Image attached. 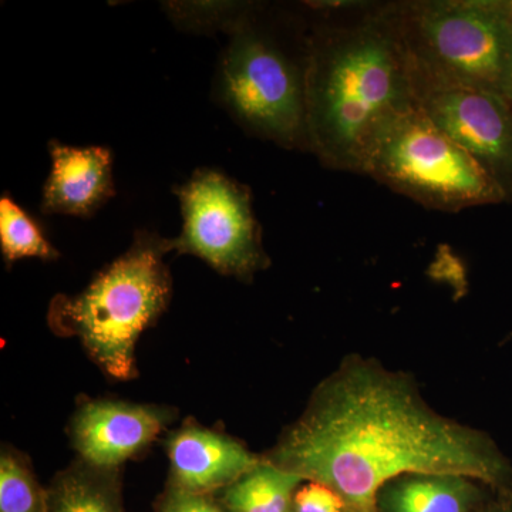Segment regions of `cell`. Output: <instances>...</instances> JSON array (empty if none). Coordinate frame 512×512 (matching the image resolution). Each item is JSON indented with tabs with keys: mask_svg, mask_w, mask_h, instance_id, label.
<instances>
[{
	"mask_svg": "<svg viewBox=\"0 0 512 512\" xmlns=\"http://www.w3.org/2000/svg\"><path fill=\"white\" fill-rule=\"evenodd\" d=\"M503 97L505 100H507L508 106H510L512 109V79L510 80V83H508L507 89H505Z\"/></svg>",
	"mask_w": 512,
	"mask_h": 512,
	"instance_id": "cell-20",
	"label": "cell"
},
{
	"mask_svg": "<svg viewBox=\"0 0 512 512\" xmlns=\"http://www.w3.org/2000/svg\"><path fill=\"white\" fill-rule=\"evenodd\" d=\"M419 106L512 204V109L507 100L481 90H431L420 94Z\"/></svg>",
	"mask_w": 512,
	"mask_h": 512,
	"instance_id": "cell-8",
	"label": "cell"
},
{
	"mask_svg": "<svg viewBox=\"0 0 512 512\" xmlns=\"http://www.w3.org/2000/svg\"><path fill=\"white\" fill-rule=\"evenodd\" d=\"M170 251L171 239L137 232L126 254L103 269L86 291L53 299L50 328L80 339L113 379H133L137 340L170 302L171 275L163 259Z\"/></svg>",
	"mask_w": 512,
	"mask_h": 512,
	"instance_id": "cell-5",
	"label": "cell"
},
{
	"mask_svg": "<svg viewBox=\"0 0 512 512\" xmlns=\"http://www.w3.org/2000/svg\"><path fill=\"white\" fill-rule=\"evenodd\" d=\"M167 407L93 400L74 414L70 437L80 460L97 468H120L146 450L174 419Z\"/></svg>",
	"mask_w": 512,
	"mask_h": 512,
	"instance_id": "cell-9",
	"label": "cell"
},
{
	"mask_svg": "<svg viewBox=\"0 0 512 512\" xmlns=\"http://www.w3.org/2000/svg\"><path fill=\"white\" fill-rule=\"evenodd\" d=\"M174 192L184 218L180 237L171 239L178 254L198 256L220 274L241 279L268 265L248 187L201 168Z\"/></svg>",
	"mask_w": 512,
	"mask_h": 512,
	"instance_id": "cell-7",
	"label": "cell"
},
{
	"mask_svg": "<svg viewBox=\"0 0 512 512\" xmlns=\"http://www.w3.org/2000/svg\"><path fill=\"white\" fill-rule=\"evenodd\" d=\"M308 127L311 153L363 174L384 127L419 107L387 2H311Z\"/></svg>",
	"mask_w": 512,
	"mask_h": 512,
	"instance_id": "cell-2",
	"label": "cell"
},
{
	"mask_svg": "<svg viewBox=\"0 0 512 512\" xmlns=\"http://www.w3.org/2000/svg\"><path fill=\"white\" fill-rule=\"evenodd\" d=\"M46 490L52 512H126L120 468H97L79 460L57 474Z\"/></svg>",
	"mask_w": 512,
	"mask_h": 512,
	"instance_id": "cell-13",
	"label": "cell"
},
{
	"mask_svg": "<svg viewBox=\"0 0 512 512\" xmlns=\"http://www.w3.org/2000/svg\"><path fill=\"white\" fill-rule=\"evenodd\" d=\"M171 484L198 494L225 490L262 460L237 440L198 426H185L167 441Z\"/></svg>",
	"mask_w": 512,
	"mask_h": 512,
	"instance_id": "cell-10",
	"label": "cell"
},
{
	"mask_svg": "<svg viewBox=\"0 0 512 512\" xmlns=\"http://www.w3.org/2000/svg\"><path fill=\"white\" fill-rule=\"evenodd\" d=\"M349 512H363V511H352V510H349ZM372 512H377V511H372Z\"/></svg>",
	"mask_w": 512,
	"mask_h": 512,
	"instance_id": "cell-22",
	"label": "cell"
},
{
	"mask_svg": "<svg viewBox=\"0 0 512 512\" xmlns=\"http://www.w3.org/2000/svg\"><path fill=\"white\" fill-rule=\"evenodd\" d=\"M157 512H227L220 500L212 494L190 493L181 488L168 485Z\"/></svg>",
	"mask_w": 512,
	"mask_h": 512,
	"instance_id": "cell-18",
	"label": "cell"
},
{
	"mask_svg": "<svg viewBox=\"0 0 512 512\" xmlns=\"http://www.w3.org/2000/svg\"><path fill=\"white\" fill-rule=\"evenodd\" d=\"M487 512H512V498L503 497L501 504L495 505V507Z\"/></svg>",
	"mask_w": 512,
	"mask_h": 512,
	"instance_id": "cell-19",
	"label": "cell"
},
{
	"mask_svg": "<svg viewBox=\"0 0 512 512\" xmlns=\"http://www.w3.org/2000/svg\"><path fill=\"white\" fill-rule=\"evenodd\" d=\"M481 483L457 474H410L390 481L376 497L377 512H477Z\"/></svg>",
	"mask_w": 512,
	"mask_h": 512,
	"instance_id": "cell-12",
	"label": "cell"
},
{
	"mask_svg": "<svg viewBox=\"0 0 512 512\" xmlns=\"http://www.w3.org/2000/svg\"><path fill=\"white\" fill-rule=\"evenodd\" d=\"M0 248L9 264L23 258L53 261L59 258L35 220L29 217L9 195L0 200Z\"/></svg>",
	"mask_w": 512,
	"mask_h": 512,
	"instance_id": "cell-16",
	"label": "cell"
},
{
	"mask_svg": "<svg viewBox=\"0 0 512 512\" xmlns=\"http://www.w3.org/2000/svg\"><path fill=\"white\" fill-rule=\"evenodd\" d=\"M303 483L302 477L264 460L225 488L220 503L227 512H292Z\"/></svg>",
	"mask_w": 512,
	"mask_h": 512,
	"instance_id": "cell-14",
	"label": "cell"
},
{
	"mask_svg": "<svg viewBox=\"0 0 512 512\" xmlns=\"http://www.w3.org/2000/svg\"><path fill=\"white\" fill-rule=\"evenodd\" d=\"M268 461L332 488L352 511H376L382 487L410 474H457L512 498V466L494 440L369 360H348L320 384Z\"/></svg>",
	"mask_w": 512,
	"mask_h": 512,
	"instance_id": "cell-1",
	"label": "cell"
},
{
	"mask_svg": "<svg viewBox=\"0 0 512 512\" xmlns=\"http://www.w3.org/2000/svg\"><path fill=\"white\" fill-rule=\"evenodd\" d=\"M52 171L43 188V214L92 217L116 195L109 148L69 147L50 141Z\"/></svg>",
	"mask_w": 512,
	"mask_h": 512,
	"instance_id": "cell-11",
	"label": "cell"
},
{
	"mask_svg": "<svg viewBox=\"0 0 512 512\" xmlns=\"http://www.w3.org/2000/svg\"><path fill=\"white\" fill-rule=\"evenodd\" d=\"M0 512H52L28 458L10 447L0 456Z\"/></svg>",
	"mask_w": 512,
	"mask_h": 512,
	"instance_id": "cell-15",
	"label": "cell"
},
{
	"mask_svg": "<svg viewBox=\"0 0 512 512\" xmlns=\"http://www.w3.org/2000/svg\"><path fill=\"white\" fill-rule=\"evenodd\" d=\"M508 20H510L511 32H512V0H508Z\"/></svg>",
	"mask_w": 512,
	"mask_h": 512,
	"instance_id": "cell-21",
	"label": "cell"
},
{
	"mask_svg": "<svg viewBox=\"0 0 512 512\" xmlns=\"http://www.w3.org/2000/svg\"><path fill=\"white\" fill-rule=\"evenodd\" d=\"M311 19L249 3L229 26L217 74L218 99L245 130L288 150L309 151Z\"/></svg>",
	"mask_w": 512,
	"mask_h": 512,
	"instance_id": "cell-3",
	"label": "cell"
},
{
	"mask_svg": "<svg viewBox=\"0 0 512 512\" xmlns=\"http://www.w3.org/2000/svg\"><path fill=\"white\" fill-rule=\"evenodd\" d=\"M387 6L417 100L447 89L503 96L512 79L508 0H400Z\"/></svg>",
	"mask_w": 512,
	"mask_h": 512,
	"instance_id": "cell-4",
	"label": "cell"
},
{
	"mask_svg": "<svg viewBox=\"0 0 512 512\" xmlns=\"http://www.w3.org/2000/svg\"><path fill=\"white\" fill-rule=\"evenodd\" d=\"M363 174L430 210L458 212L505 202L483 168L420 106L383 128Z\"/></svg>",
	"mask_w": 512,
	"mask_h": 512,
	"instance_id": "cell-6",
	"label": "cell"
},
{
	"mask_svg": "<svg viewBox=\"0 0 512 512\" xmlns=\"http://www.w3.org/2000/svg\"><path fill=\"white\" fill-rule=\"evenodd\" d=\"M292 512H349V507L332 488L305 481L293 497Z\"/></svg>",
	"mask_w": 512,
	"mask_h": 512,
	"instance_id": "cell-17",
	"label": "cell"
}]
</instances>
